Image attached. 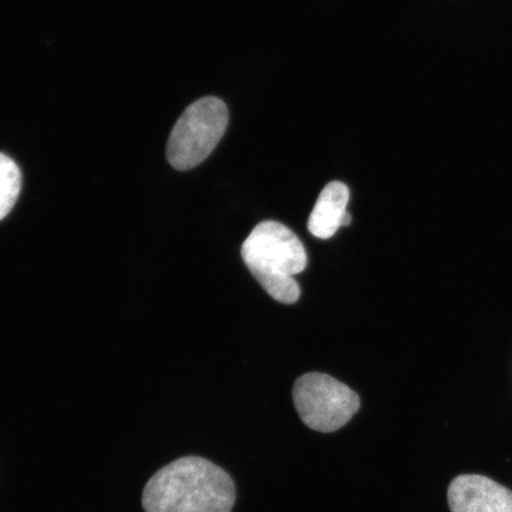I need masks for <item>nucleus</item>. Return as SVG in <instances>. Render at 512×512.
<instances>
[{
    "label": "nucleus",
    "mask_w": 512,
    "mask_h": 512,
    "mask_svg": "<svg viewBox=\"0 0 512 512\" xmlns=\"http://www.w3.org/2000/svg\"><path fill=\"white\" fill-rule=\"evenodd\" d=\"M243 262L270 296L294 304L300 287L294 275L305 271L307 255L303 242L290 228L277 221L256 226L241 248Z\"/></svg>",
    "instance_id": "f03ea898"
},
{
    "label": "nucleus",
    "mask_w": 512,
    "mask_h": 512,
    "mask_svg": "<svg viewBox=\"0 0 512 512\" xmlns=\"http://www.w3.org/2000/svg\"><path fill=\"white\" fill-rule=\"evenodd\" d=\"M228 121L226 104L215 96L191 104L177 120L166 146L172 168L187 171L203 163L220 143Z\"/></svg>",
    "instance_id": "7ed1b4c3"
},
{
    "label": "nucleus",
    "mask_w": 512,
    "mask_h": 512,
    "mask_svg": "<svg viewBox=\"0 0 512 512\" xmlns=\"http://www.w3.org/2000/svg\"><path fill=\"white\" fill-rule=\"evenodd\" d=\"M234 480L201 457H184L163 467L143 492L146 512H232Z\"/></svg>",
    "instance_id": "f257e3e1"
},
{
    "label": "nucleus",
    "mask_w": 512,
    "mask_h": 512,
    "mask_svg": "<svg viewBox=\"0 0 512 512\" xmlns=\"http://www.w3.org/2000/svg\"><path fill=\"white\" fill-rule=\"evenodd\" d=\"M350 191L342 182H331L320 192L313 207L307 227L309 232L318 239L328 240L341 227H348L351 215L347 207Z\"/></svg>",
    "instance_id": "423d86ee"
},
{
    "label": "nucleus",
    "mask_w": 512,
    "mask_h": 512,
    "mask_svg": "<svg viewBox=\"0 0 512 512\" xmlns=\"http://www.w3.org/2000/svg\"><path fill=\"white\" fill-rule=\"evenodd\" d=\"M293 402L304 424L322 433L338 431L361 407L354 390L322 373L300 376L294 383Z\"/></svg>",
    "instance_id": "20e7f679"
},
{
    "label": "nucleus",
    "mask_w": 512,
    "mask_h": 512,
    "mask_svg": "<svg viewBox=\"0 0 512 512\" xmlns=\"http://www.w3.org/2000/svg\"><path fill=\"white\" fill-rule=\"evenodd\" d=\"M447 498L452 512H512V491L484 476L453 479Z\"/></svg>",
    "instance_id": "39448f33"
},
{
    "label": "nucleus",
    "mask_w": 512,
    "mask_h": 512,
    "mask_svg": "<svg viewBox=\"0 0 512 512\" xmlns=\"http://www.w3.org/2000/svg\"><path fill=\"white\" fill-rule=\"evenodd\" d=\"M21 189V170L14 160L0 153V221L15 207Z\"/></svg>",
    "instance_id": "0eeeda50"
}]
</instances>
